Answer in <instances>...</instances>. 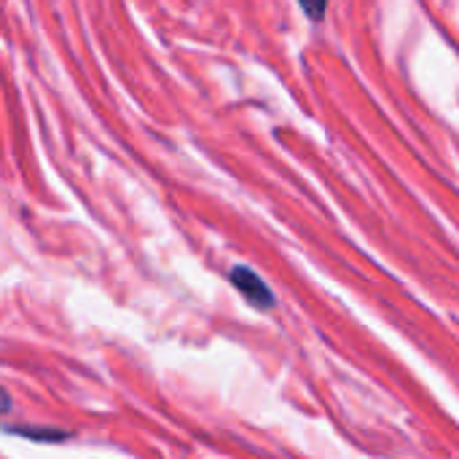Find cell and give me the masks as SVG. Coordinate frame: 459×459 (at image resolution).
Listing matches in <instances>:
<instances>
[{"mask_svg": "<svg viewBox=\"0 0 459 459\" xmlns=\"http://www.w3.org/2000/svg\"><path fill=\"white\" fill-rule=\"evenodd\" d=\"M229 280H231V285L242 293V299H245L250 307H255V309H261V312H269V309L274 307V293H272V288H269L253 269H247V266H234L231 274H229Z\"/></svg>", "mask_w": 459, "mask_h": 459, "instance_id": "1", "label": "cell"}, {"mask_svg": "<svg viewBox=\"0 0 459 459\" xmlns=\"http://www.w3.org/2000/svg\"><path fill=\"white\" fill-rule=\"evenodd\" d=\"M11 411V398H8V393L0 387V414H8Z\"/></svg>", "mask_w": 459, "mask_h": 459, "instance_id": "3", "label": "cell"}, {"mask_svg": "<svg viewBox=\"0 0 459 459\" xmlns=\"http://www.w3.org/2000/svg\"><path fill=\"white\" fill-rule=\"evenodd\" d=\"M328 3H331V0H299L301 11H304L312 22H323V19H325Z\"/></svg>", "mask_w": 459, "mask_h": 459, "instance_id": "2", "label": "cell"}]
</instances>
